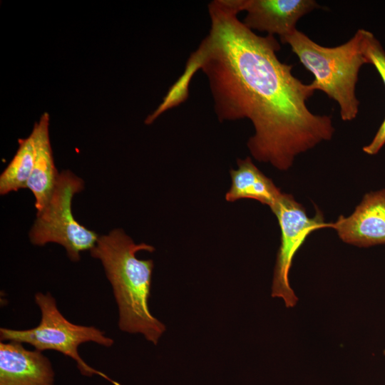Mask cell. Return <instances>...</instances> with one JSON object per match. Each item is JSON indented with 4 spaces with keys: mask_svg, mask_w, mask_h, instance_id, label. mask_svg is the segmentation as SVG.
I'll return each instance as SVG.
<instances>
[{
    "mask_svg": "<svg viewBox=\"0 0 385 385\" xmlns=\"http://www.w3.org/2000/svg\"><path fill=\"white\" fill-rule=\"evenodd\" d=\"M19 148L0 176V194L6 195L26 188L34 159V148L31 135L19 139Z\"/></svg>",
    "mask_w": 385,
    "mask_h": 385,
    "instance_id": "7c38bea8",
    "label": "cell"
},
{
    "mask_svg": "<svg viewBox=\"0 0 385 385\" xmlns=\"http://www.w3.org/2000/svg\"><path fill=\"white\" fill-rule=\"evenodd\" d=\"M237 168L230 171L231 186L225 200L235 202L240 199L255 200L270 207L275 205L282 192L252 162L250 157L237 159Z\"/></svg>",
    "mask_w": 385,
    "mask_h": 385,
    "instance_id": "8fae6325",
    "label": "cell"
},
{
    "mask_svg": "<svg viewBox=\"0 0 385 385\" xmlns=\"http://www.w3.org/2000/svg\"><path fill=\"white\" fill-rule=\"evenodd\" d=\"M383 354L385 356V349L384 350Z\"/></svg>",
    "mask_w": 385,
    "mask_h": 385,
    "instance_id": "9a60e30c",
    "label": "cell"
},
{
    "mask_svg": "<svg viewBox=\"0 0 385 385\" xmlns=\"http://www.w3.org/2000/svg\"><path fill=\"white\" fill-rule=\"evenodd\" d=\"M83 188V180L71 171L63 170L59 174L47 205L36 213L29 232L33 245L58 243L66 249L73 262L79 261L81 252L91 250L96 245L98 234L78 223L72 213L73 197Z\"/></svg>",
    "mask_w": 385,
    "mask_h": 385,
    "instance_id": "5b68a950",
    "label": "cell"
},
{
    "mask_svg": "<svg viewBox=\"0 0 385 385\" xmlns=\"http://www.w3.org/2000/svg\"><path fill=\"white\" fill-rule=\"evenodd\" d=\"M240 12L235 0L209 3V32L163 103L172 108L184 102L192 77L201 70L219 120L249 119L255 129L247 144L252 157L285 171L297 155L330 140L335 129L331 116L308 108L316 91L292 74V65L279 60L277 40L256 34L238 19Z\"/></svg>",
    "mask_w": 385,
    "mask_h": 385,
    "instance_id": "6da1fadb",
    "label": "cell"
},
{
    "mask_svg": "<svg viewBox=\"0 0 385 385\" xmlns=\"http://www.w3.org/2000/svg\"><path fill=\"white\" fill-rule=\"evenodd\" d=\"M385 144V118L375 134L371 142L363 148V151L368 155H376Z\"/></svg>",
    "mask_w": 385,
    "mask_h": 385,
    "instance_id": "5bb4252c",
    "label": "cell"
},
{
    "mask_svg": "<svg viewBox=\"0 0 385 385\" xmlns=\"http://www.w3.org/2000/svg\"><path fill=\"white\" fill-rule=\"evenodd\" d=\"M366 55L369 63L376 68L385 85V51L372 33L368 38Z\"/></svg>",
    "mask_w": 385,
    "mask_h": 385,
    "instance_id": "4fadbf2b",
    "label": "cell"
},
{
    "mask_svg": "<svg viewBox=\"0 0 385 385\" xmlns=\"http://www.w3.org/2000/svg\"><path fill=\"white\" fill-rule=\"evenodd\" d=\"M247 14L243 24L251 30L279 35L280 39L296 29L297 21L319 5L314 0H236Z\"/></svg>",
    "mask_w": 385,
    "mask_h": 385,
    "instance_id": "ba28073f",
    "label": "cell"
},
{
    "mask_svg": "<svg viewBox=\"0 0 385 385\" xmlns=\"http://www.w3.org/2000/svg\"><path fill=\"white\" fill-rule=\"evenodd\" d=\"M35 302L41 310V321L38 326L29 329H0L1 342L26 343L35 349L57 351L73 359L81 374L91 377L97 375L113 385H121L86 363L78 354V346L86 342H94L106 347L111 346L114 341L105 332L93 327L73 324L68 321L57 307L55 298L50 292H37Z\"/></svg>",
    "mask_w": 385,
    "mask_h": 385,
    "instance_id": "277c9868",
    "label": "cell"
},
{
    "mask_svg": "<svg viewBox=\"0 0 385 385\" xmlns=\"http://www.w3.org/2000/svg\"><path fill=\"white\" fill-rule=\"evenodd\" d=\"M271 210L277 219L281 231L271 295L282 299L286 307L292 308L298 302L289 282L293 259L307 237L319 229L329 228V222H324V215L319 210L314 217H309L302 204L292 195L284 192Z\"/></svg>",
    "mask_w": 385,
    "mask_h": 385,
    "instance_id": "8992f818",
    "label": "cell"
},
{
    "mask_svg": "<svg viewBox=\"0 0 385 385\" xmlns=\"http://www.w3.org/2000/svg\"><path fill=\"white\" fill-rule=\"evenodd\" d=\"M344 242L359 247L385 245V189L364 195L349 216L329 222Z\"/></svg>",
    "mask_w": 385,
    "mask_h": 385,
    "instance_id": "52a82bcc",
    "label": "cell"
},
{
    "mask_svg": "<svg viewBox=\"0 0 385 385\" xmlns=\"http://www.w3.org/2000/svg\"><path fill=\"white\" fill-rule=\"evenodd\" d=\"M370 34L359 29L350 40L335 47L322 46L297 29L280 39L314 75L311 84L314 90L324 92L338 103L344 121L354 120L359 113L356 84L361 67L370 63L366 55Z\"/></svg>",
    "mask_w": 385,
    "mask_h": 385,
    "instance_id": "3957f363",
    "label": "cell"
},
{
    "mask_svg": "<svg viewBox=\"0 0 385 385\" xmlns=\"http://www.w3.org/2000/svg\"><path fill=\"white\" fill-rule=\"evenodd\" d=\"M34 148L32 172L26 188L35 197V207L41 212L51 198L59 173L55 166L49 138V115L44 113L36 122L31 133Z\"/></svg>",
    "mask_w": 385,
    "mask_h": 385,
    "instance_id": "30bf717a",
    "label": "cell"
},
{
    "mask_svg": "<svg viewBox=\"0 0 385 385\" xmlns=\"http://www.w3.org/2000/svg\"><path fill=\"white\" fill-rule=\"evenodd\" d=\"M154 247L135 244L123 230L115 229L98 237L90 250L100 260L110 282L118 309V327L125 332L142 334L153 344L165 331V326L150 312L153 261L137 258L140 251L152 252Z\"/></svg>",
    "mask_w": 385,
    "mask_h": 385,
    "instance_id": "7a4b0ae2",
    "label": "cell"
},
{
    "mask_svg": "<svg viewBox=\"0 0 385 385\" xmlns=\"http://www.w3.org/2000/svg\"><path fill=\"white\" fill-rule=\"evenodd\" d=\"M55 373L50 360L22 343L1 342L0 385H53Z\"/></svg>",
    "mask_w": 385,
    "mask_h": 385,
    "instance_id": "9c48e42d",
    "label": "cell"
}]
</instances>
